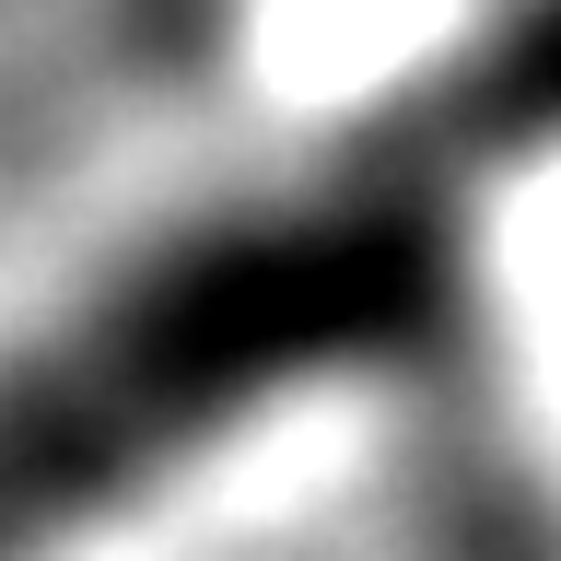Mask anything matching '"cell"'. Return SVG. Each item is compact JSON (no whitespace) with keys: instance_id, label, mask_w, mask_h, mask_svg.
<instances>
[{"instance_id":"obj_1","label":"cell","mask_w":561,"mask_h":561,"mask_svg":"<svg viewBox=\"0 0 561 561\" xmlns=\"http://www.w3.org/2000/svg\"><path fill=\"white\" fill-rule=\"evenodd\" d=\"M445 270V199L421 175H316L117 257L0 351V561H47L257 410L421 351Z\"/></svg>"},{"instance_id":"obj_2","label":"cell","mask_w":561,"mask_h":561,"mask_svg":"<svg viewBox=\"0 0 561 561\" xmlns=\"http://www.w3.org/2000/svg\"><path fill=\"white\" fill-rule=\"evenodd\" d=\"M456 129H480V140H561V0H538V12L491 47V70L456 94Z\"/></svg>"}]
</instances>
